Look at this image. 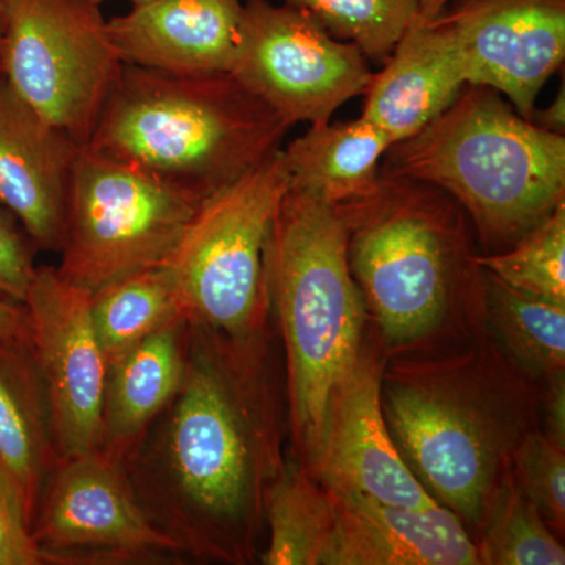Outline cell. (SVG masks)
<instances>
[{"instance_id": "1", "label": "cell", "mask_w": 565, "mask_h": 565, "mask_svg": "<svg viewBox=\"0 0 565 565\" xmlns=\"http://www.w3.org/2000/svg\"><path fill=\"white\" fill-rule=\"evenodd\" d=\"M122 467L141 511L181 553L250 563L282 468L263 332L189 326L180 388Z\"/></svg>"}, {"instance_id": "2", "label": "cell", "mask_w": 565, "mask_h": 565, "mask_svg": "<svg viewBox=\"0 0 565 565\" xmlns=\"http://www.w3.org/2000/svg\"><path fill=\"white\" fill-rule=\"evenodd\" d=\"M291 128L233 74L125 65L87 147L203 202L281 150Z\"/></svg>"}, {"instance_id": "3", "label": "cell", "mask_w": 565, "mask_h": 565, "mask_svg": "<svg viewBox=\"0 0 565 565\" xmlns=\"http://www.w3.org/2000/svg\"><path fill=\"white\" fill-rule=\"evenodd\" d=\"M381 170L448 193L498 253L565 202V137L537 128L493 88L465 85L444 114L388 148Z\"/></svg>"}, {"instance_id": "4", "label": "cell", "mask_w": 565, "mask_h": 565, "mask_svg": "<svg viewBox=\"0 0 565 565\" xmlns=\"http://www.w3.org/2000/svg\"><path fill=\"white\" fill-rule=\"evenodd\" d=\"M266 273L288 355L294 433L310 468L334 390L362 351L364 303L338 211L288 189L267 241Z\"/></svg>"}, {"instance_id": "5", "label": "cell", "mask_w": 565, "mask_h": 565, "mask_svg": "<svg viewBox=\"0 0 565 565\" xmlns=\"http://www.w3.org/2000/svg\"><path fill=\"white\" fill-rule=\"evenodd\" d=\"M522 399L478 360L404 363L382 375V411L412 473L475 526L526 437Z\"/></svg>"}, {"instance_id": "6", "label": "cell", "mask_w": 565, "mask_h": 565, "mask_svg": "<svg viewBox=\"0 0 565 565\" xmlns=\"http://www.w3.org/2000/svg\"><path fill=\"white\" fill-rule=\"evenodd\" d=\"M334 210L363 303L392 343L433 332L457 289L484 281L467 214L435 185L379 170L370 192Z\"/></svg>"}, {"instance_id": "7", "label": "cell", "mask_w": 565, "mask_h": 565, "mask_svg": "<svg viewBox=\"0 0 565 565\" xmlns=\"http://www.w3.org/2000/svg\"><path fill=\"white\" fill-rule=\"evenodd\" d=\"M289 189L282 150L200 203L161 263L189 326L230 337L263 332L269 308L266 248Z\"/></svg>"}, {"instance_id": "8", "label": "cell", "mask_w": 565, "mask_h": 565, "mask_svg": "<svg viewBox=\"0 0 565 565\" xmlns=\"http://www.w3.org/2000/svg\"><path fill=\"white\" fill-rule=\"evenodd\" d=\"M200 203L132 163L84 147L71 173L57 273L93 294L159 266Z\"/></svg>"}, {"instance_id": "9", "label": "cell", "mask_w": 565, "mask_h": 565, "mask_svg": "<svg viewBox=\"0 0 565 565\" xmlns=\"http://www.w3.org/2000/svg\"><path fill=\"white\" fill-rule=\"evenodd\" d=\"M125 63L93 0H13L0 74L29 106L87 147Z\"/></svg>"}, {"instance_id": "10", "label": "cell", "mask_w": 565, "mask_h": 565, "mask_svg": "<svg viewBox=\"0 0 565 565\" xmlns=\"http://www.w3.org/2000/svg\"><path fill=\"white\" fill-rule=\"evenodd\" d=\"M367 62L355 44L334 40L303 11L244 0L230 74L289 126H315L363 95L373 76Z\"/></svg>"}, {"instance_id": "11", "label": "cell", "mask_w": 565, "mask_h": 565, "mask_svg": "<svg viewBox=\"0 0 565 565\" xmlns=\"http://www.w3.org/2000/svg\"><path fill=\"white\" fill-rule=\"evenodd\" d=\"M31 531L43 564L140 563L181 553L141 511L122 463L99 449L55 463Z\"/></svg>"}, {"instance_id": "12", "label": "cell", "mask_w": 565, "mask_h": 565, "mask_svg": "<svg viewBox=\"0 0 565 565\" xmlns=\"http://www.w3.org/2000/svg\"><path fill=\"white\" fill-rule=\"evenodd\" d=\"M22 307L46 392L57 462L96 451L107 356L93 327L92 292L66 281L57 267L41 266Z\"/></svg>"}, {"instance_id": "13", "label": "cell", "mask_w": 565, "mask_h": 565, "mask_svg": "<svg viewBox=\"0 0 565 565\" xmlns=\"http://www.w3.org/2000/svg\"><path fill=\"white\" fill-rule=\"evenodd\" d=\"M433 20L467 85L504 96L530 120L565 61V0H451Z\"/></svg>"}, {"instance_id": "14", "label": "cell", "mask_w": 565, "mask_h": 565, "mask_svg": "<svg viewBox=\"0 0 565 565\" xmlns=\"http://www.w3.org/2000/svg\"><path fill=\"white\" fill-rule=\"evenodd\" d=\"M384 364L370 345L334 390L321 448L308 471L323 487L408 509L440 504L412 473L382 411Z\"/></svg>"}, {"instance_id": "15", "label": "cell", "mask_w": 565, "mask_h": 565, "mask_svg": "<svg viewBox=\"0 0 565 565\" xmlns=\"http://www.w3.org/2000/svg\"><path fill=\"white\" fill-rule=\"evenodd\" d=\"M81 150L0 74V204L41 250H61L71 173Z\"/></svg>"}, {"instance_id": "16", "label": "cell", "mask_w": 565, "mask_h": 565, "mask_svg": "<svg viewBox=\"0 0 565 565\" xmlns=\"http://www.w3.org/2000/svg\"><path fill=\"white\" fill-rule=\"evenodd\" d=\"M334 523L323 565H475L478 546L445 505L408 509L329 489Z\"/></svg>"}, {"instance_id": "17", "label": "cell", "mask_w": 565, "mask_h": 565, "mask_svg": "<svg viewBox=\"0 0 565 565\" xmlns=\"http://www.w3.org/2000/svg\"><path fill=\"white\" fill-rule=\"evenodd\" d=\"M243 0H145L107 21L111 46L125 65L172 74L230 73Z\"/></svg>"}, {"instance_id": "18", "label": "cell", "mask_w": 565, "mask_h": 565, "mask_svg": "<svg viewBox=\"0 0 565 565\" xmlns=\"http://www.w3.org/2000/svg\"><path fill=\"white\" fill-rule=\"evenodd\" d=\"M363 93L360 117L382 129L392 143L426 128L467 85L444 36L433 20L419 13Z\"/></svg>"}, {"instance_id": "19", "label": "cell", "mask_w": 565, "mask_h": 565, "mask_svg": "<svg viewBox=\"0 0 565 565\" xmlns=\"http://www.w3.org/2000/svg\"><path fill=\"white\" fill-rule=\"evenodd\" d=\"M189 323L178 319L107 362L99 451L125 462L184 377Z\"/></svg>"}, {"instance_id": "20", "label": "cell", "mask_w": 565, "mask_h": 565, "mask_svg": "<svg viewBox=\"0 0 565 565\" xmlns=\"http://www.w3.org/2000/svg\"><path fill=\"white\" fill-rule=\"evenodd\" d=\"M55 463L50 407L31 344L0 337V471L31 530Z\"/></svg>"}, {"instance_id": "21", "label": "cell", "mask_w": 565, "mask_h": 565, "mask_svg": "<svg viewBox=\"0 0 565 565\" xmlns=\"http://www.w3.org/2000/svg\"><path fill=\"white\" fill-rule=\"evenodd\" d=\"M392 140L373 122L352 121L310 126L282 150L289 189L337 207L370 192Z\"/></svg>"}, {"instance_id": "22", "label": "cell", "mask_w": 565, "mask_h": 565, "mask_svg": "<svg viewBox=\"0 0 565 565\" xmlns=\"http://www.w3.org/2000/svg\"><path fill=\"white\" fill-rule=\"evenodd\" d=\"M264 519L269 525V544L262 555L263 564H322L332 537L333 503L326 487L307 468L282 465L267 493Z\"/></svg>"}, {"instance_id": "23", "label": "cell", "mask_w": 565, "mask_h": 565, "mask_svg": "<svg viewBox=\"0 0 565 565\" xmlns=\"http://www.w3.org/2000/svg\"><path fill=\"white\" fill-rule=\"evenodd\" d=\"M178 319L172 280L162 264L92 294L93 327L107 362Z\"/></svg>"}, {"instance_id": "24", "label": "cell", "mask_w": 565, "mask_h": 565, "mask_svg": "<svg viewBox=\"0 0 565 565\" xmlns=\"http://www.w3.org/2000/svg\"><path fill=\"white\" fill-rule=\"evenodd\" d=\"M484 278L490 316L509 351L539 373H564L565 305L511 288L486 270Z\"/></svg>"}, {"instance_id": "25", "label": "cell", "mask_w": 565, "mask_h": 565, "mask_svg": "<svg viewBox=\"0 0 565 565\" xmlns=\"http://www.w3.org/2000/svg\"><path fill=\"white\" fill-rule=\"evenodd\" d=\"M478 546L481 564L564 565L565 552L512 471L494 494Z\"/></svg>"}, {"instance_id": "26", "label": "cell", "mask_w": 565, "mask_h": 565, "mask_svg": "<svg viewBox=\"0 0 565 565\" xmlns=\"http://www.w3.org/2000/svg\"><path fill=\"white\" fill-rule=\"evenodd\" d=\"M476 263L511 288L565 305V202L514 245Z\"/></svg>"}, {"instance_id": "27", "label": "cell", "mask_w": 565, "mask_h": 565, "mask_svg": "<svg viewBox=\"0 0 565 565\" xmlns=\"http://www.w3.org/2000/svg\"><path fill=\"white\" fill-rule=\"evenodd\" d=\"M303 11L334 40L355 44L367 61L385 62L408 24L419 0H285Z\"/></svg>"}, {"instance_id": "28", "label": "cell", "mask_w": 565, "mask_h": 565, "mask_svg": "<svg viewBox=\"0 0 565 565\" xmlns=\"http://www.w3.org/2000/svg\"><path fill=\"white\" fill-rule=\"evenodd\" d=\"M545 434H526L516 448L511 471L545 522L564 533L565 456Z\"/></svg>"}, {"instance_id": "29", "label": "cell", "mask_w": 565, "mask_h": 565, "mask_svg": "<svg viewBox=\"0 0 565 565\" xmlns=\"http://www.w3.org/2000/svg\"><path fill=\"white\" fill-rule=\"evenodd\" d=\"M31 237L7 207L0 204V297L24 303L36 266Z\"/></svg>"}, {"instance_id": "30", "label": "cell", "mask_w": 565, "mask_h": 565, "mask_svg": "<svg viewBox=\"0 0 565 565\" xmlns=\"http://www.w3.org/2000/svg\"><path fill=\"white\" fill-rule=\"evenodd\" d=\"M0 565H43L31 525L10 482L0 471Z\"/></svg>"}, {"instance_id": "31", "label": "cell", "mask_w": 565, "mask_h": 565, "mask_svg": "<svg viewBox=\"0 0 565 565\" xmlns=\"http://www.w3.org/2000/svg\"><path fill=\"white\" fill-rule=\"evenodd\" d=\"M546 396V437L565 448V385L564 373L553 375Z\"/></svg>"}, {"instance_id": "32", "label": "cell", "mask_w": 565, "mask_h": 565, "mask_svg": "<svg viewBox=\"0 0 565 565\" xmlns=\"http://www.w3.org/2000/svg\"><path fill=\"white\" fill-rule=\"evenodd\" d=\"M0 337L29 341L28 316L20 303L0 297Z\"/></svg>"}, {"instance_id": "33", "label": "cell", "mask_w": 565, "mask_h": 565, "mask_svg": "<svg viewBox=\"0 0 565 565\" xmlns=\"http://www.w3.org/2000/svg\"><path fill=\"white\" fill-rule=\"evenodd\" d=\"M530 121L537 128L544 129V131L565 134V90L564 82L561 85V90L557 93L555 102L550 104L545 109H535L531 115Z\"/></svg>"}, {"instance_id": "34", "label": "cell", "mask_w": 565, "mask_h": 565, "mask_svg": "<svg viewBox=\"0 0 565 565\" xmlns=\"http://www.w3.org/2000/svg\"><path fill=\"white\" fill-rule=\"evenodd\" d=\"M11 2L13 0H0V66H2L3 44H6L7 28H9Z\"/></svg>"}, {"instance_id": "35", "label": "cell", "mask_w": 565, "mask_h": 565, "mask_svg": "<svg viewBox=\"0 0 565 565\" xmlns=\"http://www.w3.org/2000/svg\"><path fill=\"white\" fill-rule=\"evenodd\" d=\"M451 0H419V11L423 18H434L445 9Z\"/></svg>"}, {"instance_id": "36", "label": "cell", "mask_w": 565, "mask_h": 565, "mask_svg": "<svg viewBox=\"0 0 565 565\" xmlns=\"http://www.w3.org/2000/svg\"><path fill=\"white\" fill-rule=\"evenodd\" d=\"M93 2L98 3V6H103L104 2H107V0H93ZM132 3H139L145 2V0H131Z\"/></svg>"}]
</instances>
